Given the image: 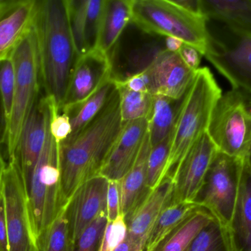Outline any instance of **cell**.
<instances>
[{"mask_svg": "<svg viewBox=\"0 0 251 251\" xmlns=\"http://www.w3.org/2000/svg\"><path fill=\"white\" fill-rule=\"evenodd\" d=\"M208 135L220 153L242 160L251 155V95L232 89L215 105Z\"/></svg>", "mask_w": 251, "mask_h": 251, "instance_id": "cell-7", "label": "cell"}, {"mask_svg": "<svg viewBox=\"0 0 251 251\" xmlns=\"http://www.w3.org/2000/svg\"><path fill=\"white\" fill-rule=\"evenodd\" d=\"M151 80L152 95L181 100L191 85L197 71L190 69L178 53L162 52L147 69Z\"/></svg>", "mask_w": 251, "mask_h": 251, "instance_id": "cell-16", "label": "cell"}, {"mask_svg": "<svg viewBox=\"0 0 251 251\" xmlns=\"http://www.w3.org/2000/svg\"><path fill=\"white\" fill-rule=\"evenodd\" d=\"M174 1L190 13L204 17L202 13L201 0H176Z\"/></svg>", "mask_w": 251, "mask_h": 251, "instance_id": "cell-40", "label": "cell"}, {"mask_svg": "<svg viewBox=\"0 0 251 251\" xmlns=\"http://www.w3.org/2000/svg\"><path fill=\"white\" fill-rule=\"evenodd\" d=\"M229 32L231 35L224 38L209 32L204 56L229 81L232 89L251 95V38Z\"/></svg>", "mask_w": 251, "mask_h": 251, "instance_id": "cell-10", "label": "cell"}, {"mask_svg": "<svg viewBox=\"0 0 251 251\" xmlns=\"http://www.w3.org/2000/svg\"><path fill=\"white\" fill-rule=\"evenodd\" d=\"M250 159V162H251V156H250V159Z\"/></svg>", "mask_w": 251, "mask_h": 251, "instance_id": "cell-45", "label": "cell"}, {"mask_svg": "<svg viewBox=\"0 0 251 251\" xmlns=\"http://www.w3.org/2000/svg\"><path fill=\"white\" fill-rule=\"evenodd\" d=\"M113 77L108 53L94 49L76 58L60 112L80 104Z\"/></svg>", "mask_w": 251, "mask_h": 251, "instance_id": "cell-13", "label": "cell"}, {"mask_svg": "<svg viewBox=\"0 0 251 251\" xmlns=\"http://www.w3.org/2000/svg\"><path fill=\"white\" fill-rule=\"evenodd\" d=\"M132 4L133 0H107L97 48L109 54L131 22Z\"/></svg>", "mask_w": 251, "mask_h": 251, "instance_id": "cell-22", "label": "cell"}, {"mask_svg": "<svg viewBox=\"0 0 251 251\" xmlns=\"http://www.w3.org/2000/svg\"><path fill=\"white\" fill-rule=\"evenodd\" d=\"M39 0H0V62L33 28Z\"/></svg>", "mask_w": 251, "mask_h": 251, "instance_id": "cell-15", "label": "cell"}, {"mask_svg": "<svg viewBox=\"0 0 251 251\" xmlns=\"http://www.w3.org/2000/svg\"><path fill=\"white\" fill-rule=\"evenodd\" d=\"M182 99L176 100L165 96H153L151 110L147 119L151 147L172 134Z\"/></svg>", "mask_w": 251, "mask_h": 251, "instance_id": "cell-23", "label": "cell"}, {"mask_svg": "<svg viewBox=\"0 0 251 251\" xmlns=\"http://www.w3.org/2000/svg\"><path fill=\"white\" fill-rule=\"evenodd\" d=\"M120 216H122L120 181L108 180L107 193V222L114 221Z\"/></svg>", "mask_w": 251, "mask_h": 251, "instance_id": "cell-37", "label": "cell"}, {"mask_svg": "<svg viewBox=\"0 0 251 251\" xmlns=\"http://www.w3.org/2000/svg\"><path fill=\"white\" fill-rule=\"evenodd\" d=\"M107 0H67L69 26L77 57L97 48Z\"/></svg>", "mask_w": 251, "mask_h": 251, "instance_id": "cell-17", "label": "cell"}, {"mask_svg": "<svg viewBox=\"0 0 251 251\" xmlns=\"http://www.w3.org/2000/svg\"><path fill=\"white\" fill-rule=\"evenodd\" d=\"M186 66H188L193 71H197L200 68V63L201 61L202 54L192 46L184 44L178 52Z\"/></svg>", "mask_w": 251, "mask_h": 251, "instance_id": "cell-38", "label": "cell"}, {"mask_svg": "<svg viewBox=\"0 0 251 251\" xmlns=\"http://www.w3.org/2000/svg\"><path fill=\"white\" fill-rule=\"evenodd\" d=\"M222 94L210 69L199 68L181 101L164 178L172 177L186 153L207 132L212 112Z\"/></svg>", "mask_w": 251, "mask_h": 251, "instance_id": "cell-3", "label": "cell"}, {"mask_svg": "<svg viewBox=\"0 0 251 251\" xmlns=\"http://www.w3.org/2000/svg\"><path fill=\"white\" fill-rule=\"evenodd\" d=\"M108 179L102 175L85 181L74 193L66 206L72 242L75 243L84 231L102 213H107Z\"/></svg>", "mask_w": 251, "mask_h": 251, "instance_id": "cell-14", "label": "cell"}, {"mask_svg": "<svg viewBox=\"0 0 251 251\" xmlns=\"http://www.w3.org/2000/svg\"><path fill=\"white\" fill-rule=\"evenodd\" d=\"M234 240L239 251H251V163L245 165L237 211L233 225Z\"/></svg>", "mask_w": 251, "mask_h": 251, "instance_id": "cell-26", "label": "cell"}, {"mask_svg": "<svg viewBox=\"0 0 251 251\" xmlns=\"http://www.w3.org/2000/svg\"><path fill=\"white\" fill-rule=\"evenodd\" d=\"M246 162L247 160L218 152L196 200L201 209L212 215L223 229L233 235V225Z\"/></svg>", "mask_w": 251, "mask_h": 251, "instance_id": "cell-8", "label": "cell"}, {"mask_svg": "<svg viewBox=\"0 0 251 251\" xmlns=\"http://www.w3.org/2000/svg\"><path fill=\"white\" fill-rule=\"evenodd\" d=\"M201 209L196 203H171L165 206L155 223L144 251H153L186 220Z\"/></svg>", "mask_w": 251, "mask_h": 251, "instance_id": "cell-25", "label": "cell"}, {"mask_svg": "<svg viewBox=\"0 0 251 251\" xmlns=\"http://www.w3.org/2000/svg\"><path fill=\"white\" fill-rule=\"evenodd\" d=\"M213 221L209 212L205 209H199L168 236L153 251H187L195 237Z\"/></svg>", "mask_w": 251, "mask_h": 251, "instance_id": "cell-27", "label": "cell"}, {"mask_svg": "<svg viewBox=\"0 0 251 251\" xmlns=\"http://www.w3.org/2000/svg\"><path fill=\"white\" fill-rule=\"evenodd\" d=\"M218 152L207 132L192 146L171 177L174 181L171 203H196Z\"/></svg>", "mask_w": 251, "mask_h": 251, "instance_id": "cell-12", "label": "cell"}, {"mask_svg": "<svg viewBox=\"0 0 251 251\" xmlns=\"http://www.w3.org/2000/svg\"><path fill=\"white\" fill-rule=\"evenodd\" d=\"M33 28L42 90L60 112L77 58L69 26L67 0H39Z\"/></svg>", "mask_w": 251, "mask_h": 251, "instance_id": "cell-2", "label": "cell"}, {"mask_svg": "<svg viewBox=\"0 0 251 251\" xmlns=\"http://www.w3.org/2000/svg\"><path fill=\"white\" fill-rule=\"evenodd\" d=\"M125 125L117 91L85 128L58 144L60 184L65 204L83 183L100 175Z\"/></svg>", "mask_w": 251, "mask_h": 251, "instance_id": "cell-1", "label": "cell"}, {"mask_svg": "<svg viewBox=\"0 0 251 251\" xmlns=\"http://www.w3.org/2000/svg\"><path fill=\"white\" fill-rule=\"evenodd\" d=\"M174 192L172 178L166 176L151 190L143 203L127 220V240L144 251L149 235L165 206L171 203Z\"/></svg>", "mask_w": 251, "mask_h": 251, "instance_id": "cell-19", "label": "cell"}, {"mask_svg": "<svg viewBox=\"0 0 251 251\" xmlns=\"http://www.w3.org/2000/svg\"><path fill=\"white\" fill-rule=\"evenodd\" d=\"M7 123L2 100L0 95V146L4 144L7 135Z\"/></svg>", "mask_w": 251, "mask_h": 251, "instance_id": "cell-41", "label": "cell"}, {"mask_svg": "<svg viewBox=\"0 0 251 251\" xmlns=\"http://www.w3.org/2000/svg\"><path fill=\"white\" fill-rule=\"evenodd\" d=\"M171 139L172 134L151 149L147 167V184L150 191L154 189L165 176L171 151Z\"/></svg>", "mask_w": 251, "mask_h": 251, "instance_id": "cell-31", "label": "cell"}, {"mask_svg": "<svg viewBox=\"0 0 251 251\" xmlns=\"http://www.w3.org/2000/svg\"><path fill=\"white\" fill-rule=\"evenodd\" d=\"M0 251H10L7 222H6L5 208L2 193L0 197Z\"/></svg>", "mask_w": 251, "mask_h": 251, "instance_id": "cell-39", "label": "cell"}, {"mask_svg": "<svg viewBox=\"0 0 251 251\" xmlns=\"http://www.w3.org/2000/svg\"><path fill=\"white\" fill-rule=\"evenodd\" d=\"M54 106V102L41 92L24 125L14 156L8 160L16 163L26 190L44 148Z\"/></svg>", "mask_w": 251, "mask_h": 251, "instance_id": "cell-11", "label": "cell"}, {"mask_svg": "<svg viewBox=\"0 0 251 251\" xmlns=\"http://www.w3.org/2000/svg\"><path fill=\"white\" fill-rule=\"evenodd\" d=\"M121 116L123 122L148 119L151 110L153 95L149 93L136 92L118 86Z\"/></svg>", "mask_w": 251, "mask_h": 251, "instance_id": "cell-30", "label": "cell"}, {"mask_svg": "<svg viewBox=\"0 0 251 251\" xmlns=\"http://www.w3.org/2000/svg\"><path fill=\"white\" fill-rule=\"evenodd\" d=\"M107 223V213L104 212L82 232L72 251H98Z\"/></svg>", "mask_w": 251, "mask_h": 251, "instance_id": "cell-33", "label": "cell"}, {"mask_svg": "<svg viewBox=\"0 0 251 251\" xmlns=\"http://www.w3.org/2000/svg\"><path fill=\"white\" fill-rule=\"evenodd\" d=\"M131 22L145 32L175 37L204 56L209 41L207 20L169 0H133Z\"/></svg>", "mask_w": 251, "mask_h": 251, "instance_id": "cell-4", "label": "cell"}, {"mask_svg": "<svg viewBox=\"0 0 251 251\" xmlns=\"http://www.w3.org/2000/svg\"><path fill=\"white\" fill-rule=\"evenodd\" d=\"M115 251H143L141 249L137 248V246L130 243L128 240H125L117 249Z\"/></svg>", "mask_w": 251, "mask_h": 251, "instance_id": "cell-44", "label": "cell"}, {"mask_svg": "<svg viewBox=\"0 0 251 251\" xmlns=\"http://www.w3.org/2000/svg\"><path fill=\"white\" fill-rule=\"evenodd\" d=\"M35 241L38 251H73L66 206Z\"/></svg>", "mask_w": 251, "mask_h": 251, "instance_id": "cell-28", "label": "cell"}, {"mask_svg": "<svg viewBox=\"0 0 251 251\" xmlns=\"http://www.w3.org/2000/svg\"><path fill=\"white\" fill-rule=\"evenodd\" d=\"M151 149V145L148 134L135 163L120 181L122 215L125 217L126 221L151 192L147 184L148 159Z\"/></svg>", "mask_w": 251, "mask_h": 251, "instance_id": "cell-20", "label": "cell"}, {"mask_svg": "<svg viewBox=\"0 0 251 251\" xmlns=\"http://www.w3.org/2000/svg\"><path fill=\"white\" fill-rule=\"evenodd\" d=\"M186 251H239L233 234L214 220L199 233Z\"/></svg>", "mask_w": 251, "mask_h": 251, "instance_id": "cell-29", "label": "cell"}, {"mask_svg": "<svg viewBox=\"0 0 251 251\" xmlns=\"http://www.w3.org/2000/svg\"><path fill=\"white\" fill-rule=\"evenodd\" d=\"M117 91V85L113 77L83 103L61 112L70 119L72 134L69 137L76 135L95 119Z\"/></svg>", "mask_w": 251, "mask_h": 251, "instance_id": "cell-24", "label": "cell"}, {"mask_svg": "<svg viewBox=\"0 0 251 251\" xmlns=\"http://www.w3.org/2000/svg\"><path fill=\"white\" fill-rule=\"evenodd\" d=\"M50 131L57 144L65 141L72 134V125L69 116L63 112H59L54 107L50 122Z\"/></svg>", "mask_w": 251, "mask_h": 251, "instance_id": "cell-36", "label": "cell"}, {"mask_svg": "<svg viewBox=\"0 0 251 251\" xmlns=\"http://www.w3.org/2000/svg\"><path fill=\"white\" fill-rule=\"evenodd\" d=\"M206 20H215L237 35L251 38V0H201Z\"/></svg>", "mask_w": 251, "mask_h": 251, "instance_id": "cell-21", "label": "cell"}, {"mask_svg": "<svg viewBox=\"0 0 251 251\" xmlns=\"http://www.w3.org/2000/svg\"><path fill=\"white\" fill-rule=\"evenodd\" d=\"M10 58L14 65L15 89L4 144L8 160L14 156L24 125L43 91L34 28L16 47Z\"/></svg>", "mask_w": 251, "mask_h": 251, "instance_id": "cell-5", "label": "cell"}, {"mask_svg": "<svg viewBox=\"0 0 251 251\" xmlns=\"http://www.w3.org/2000/svg\"><path fill=\"white\" fill-rule=\"evenodd\" d=\"M128 225L125 217L107 222L98 251H115L126 240Z\"/></svg>", "mask_w": 251, "mask_h": 251, "instance_id": "cell-34", "label": "cell"}, {"mask_svg": "<svg viewBox=\"0 0 251 251\" xmlns=\"http://www.w3.org/2000/svg\"><path fill=\"white\" fill-rule=\"evenodd\" d=\"M164 44L167 51L171 53H178V50L184 44V42L175 37H165Z\"/></svg>", "mask_w": 251, "mask_h": 251, "instance_id": "cell-42", "label": "cell"}, {"mask_svg": "<svg viewBox=\"0 0 251 251\" xmlns=\"http://www.w3.org/2000/svg\"><path fill=\"white\" fill-rule=\"evenodd\" d=\"M2 195L10 251H38L28 211L26 189L13 161H8L4 172Z\"/></svg>", "mask_w": 251, "mask_h": 251, "instance_id": "cell-9", "label": "cell"}, {"mask_svg": "<svg viewBox=\"0 0 251 251\" xmlns=\"http://www.w3.org/2000/svg\"><path fill=\"white\" fill-rule=\"evenodd\" d=\"M115 81L118 86L136 92L151 94V80L147 69L125 78H115Z\"/></svg>", "mask_w": 251, "mask_h": 251, "instance_id": "cell-35", "label": "cell"}, {"mask_svg": "<svg viewBox=\"0 0 251 251\" xmlns=\"http://www.w3.org/2000/svg\"><path fill=\"white\" fill-rule=\"evenodd\" d=\"M14 89V65L12 59L9 57L0 62V95L4 106L7 125L11 115Z\"/></svg>", "mask_w": 251, "mask_h": 251, "instance_id": "cell-32", "label": "cell"}, {"mask_svg": "<svg viewBox=\"0 0 251 251\" xmlns=\"http://www.w3.org/2000/svg\"><path fill=\"white\" fill-rule=\"evenodd\" d=\"M7 165V163H6L4 161L1 149H0V197L2 193L3 179H4V172H5Z\"/></svg>", "mask_w": 251, "mask_h": 251, "instance_id": "cell-43", "label": "cell"}, {"mask_svg": "<svg viewBox=\"0 0 251 251\" xmlns=\"http://www.w3.org/2000/svg\"><path fill=\"white\" fill-rule=\"evenodd\" d=\"M147 134V119L126 122L100 175L108 180L120 181L135 163Z\"/></svg>", "mask_w": 251, "mask_h": 251, "instance_id": "cell-18", "label": "cell"}, {"mask_svg": "<svg viewBox=\"0 0 251 251\" xmlns=\"http://www.w3.org/2000/svg\"><path fill=\"white\" fill-rule=\"evenodd\" d=\"M26 192L32 233L36 240L66 206L62 197L58 144L50 133V125L44 148Z\"/></svg>", "mask_w": 251, "mask_h": 251, "instance_id": "cell-6", "label": "cell"}]
</instances>
